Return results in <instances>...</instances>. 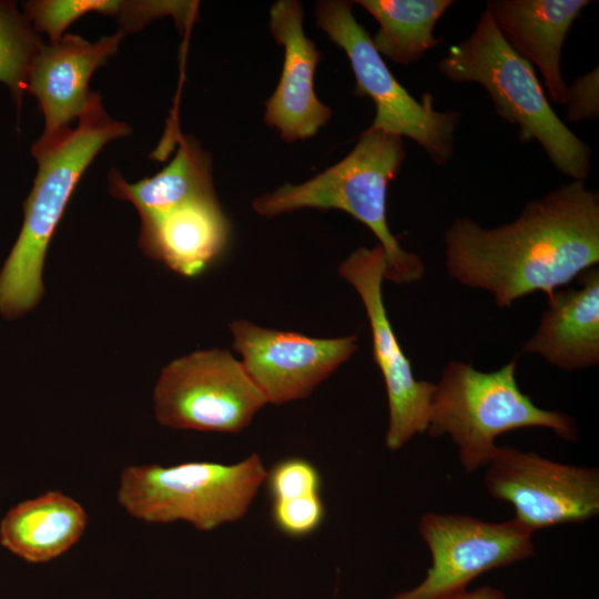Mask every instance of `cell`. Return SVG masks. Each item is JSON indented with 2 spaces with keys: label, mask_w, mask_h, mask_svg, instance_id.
<instances>
[{
  "label": "cell",
  "mask_w": 599,
  "mask_h": 599,
  "mask_svg": "<svg viewBox=\"0 0 599 599\" xmlns=\"http://www.w3.org/2000/svg\"><path fill=\"white\" fill-rule=\"evenodd\" d=\"M405 158L403 138L368 128L343 160L302 184L286 183L257 197L253 209L263 216L305 207L344 211L378 238L386 254V280L419 281L425 273L422 260L402 248L386 219L387 189Z\"/></svg>",
  "instance_id": "cell-4"
},
{
  "label": "cell",
  "mask_w": 599,
  "mask_h": 599,
  "mask_svg": "<svg viewBox=\"0 0 599 599\" xmlns=\"http://www.w3.org/2000/svg\"><path fill=\"white\" fill-rule=\"evenodd\" d=\"M353 1L326 0L316 6V24L341 47L351 62L354 93L368 97L375 105L369 128L406 136L417 143L437 165L446 164L455 150L460 114L438 111L425 92L416 100L393 75L372 38L353 14Z\"/></svg>",
  "instance_id": "cell-7"
},
{
  "label": "cell",
  "mask_w": 599,
  "mask_h": 599,
  "mask_svg": "<svg viewBox=\"0 0 599 599\" xmlns=\"http://www.w3.org/2000/svg\"><path fill=\"white\" fill-rule=\"evenodd\" d=\"M567 116L571 122L593 120L599 115V73L596 67L590 72L575 79L567 87Z\"/></svg>",
  "instance_id": "cell-25"
},
{
  "label": "cell",
  "mask_w": 599,
  "mask_h": 599,
  "mask_svg": "<svg viewBox=\"0 0 599 599\" xmlns=\"http://www.w3.org/2000/svg\"><path fill=\"white\" fill-rule=\"evenodd\" d=\"M87 524L88 515L75 499L50 490L13 506L4 515L0 544L28 562H47L72 548Z\"/></svg>",
  "instance_id": "cell-18"
},
{
  "label": "cell",
  "mask_w": 599,
  "mask_h": 599,
  "mask_svg": "<svg viewBox=\"0 0 599 599\" xmlns=\"http://www.w3.org/2000/svg\"><path fill=\"white\" fill-rule=\"evenodd\" d=\"M161 425L238 433L267 404L241 362L227 351H199L171 362L154 388Z\"/></svg>",
  "instance_id": "cell-8"
},
{
  "label": "cell",
  "mask_w": 599,
  "mask_h": 599,
  "mask_svg": "<svg viewBox=\"0 0 599 599\" xmlns=\"http://www.w3.org/2000/svg\"><path fill=\"white\" fill-rule=\"evenodd\" d=\"M485 485L491 497L515 509L514 520L534 532L583 522L599 512V473L556 463L535 453L497 447Z\"/></svg>",
  "instance_id": "cell-10"
},
{
  "label": "cell",
  "mask_w": 599,
  "mask_h": 599,
  "mask_svg": "<svg viewBox=\"0 0 599 599\" xmlns=\"http://www.w3.org/2000/svg\"><path fill=\"white\" fill-rule=\"evenodd\" d=\"M325 507L319 494L272 501L275 526L292 537L307 536L322 525Z\"/></svg>",
  "instance_id": "cell-24"
},
{
  "label": "cell",
  "mask_w": 599,
  "mask_h": 599,
  "mask_svg": "<svg viewBox=\"0 0 599 599\" xmlns=\"http://www.w3.org/2000/svg\"><path fill=\"white\" fill-rule=\"evenodd\" d=\"M191 10L189 1L32 0L27 14L34 30L45 32L55 43L73 21L90 12L115 17L125 32L136 31L163 16H172L181 26Z\"/></svg>",
  "instance_id": "cell-21"
},
{
  "label": "cell",
  "mask_w": 599,
  "mask_h": 599,
  "mask_svg": "<svg viewBox=\"0 0 599 599\" xmlns=\"http://www.w3.org/2000/svg\"><path fill=\"white\" fill-rule=\"evenodd\" d=\"M588 0H488L486 10L508 45L541 73L554 103L565 104L561 73L566 37Z\"/></svg>",
  "instance_id": "cell-15"
},
{
  "label": "cell",
  "mask_w": 599,
  "mask_h": 599,
  "mask_svg": "<svg viewBox=\"0 0 599 599\" xmlns=\"http://www.w3.org/2000/svg\"><path fill=\"white\" fill-rule=\"evenodd\" d=\"M123 35L124 31L119 30L90 42L64 34L57 43L41 44L32 59L27 83V93L38 99L45 121L37 143L47 144L61 138L70 130L71 122L88 110L95 95L89 91V80L116 52Z\"/></svg>",
  "instance_id": "cell-13"
},
{
  "label": "cell",
  "mask_w": 599,
  "mask_h": 599,
  "mask_svg": "<svg viewBox=\"0 0 599 599\" xmlns=\"http://www.w3.org/2000/svg\"><path fill=\"white\" fill-rule=\"evenodd\" d=\"M266 476L257 454L230 465L128 466L120 475L116 498L130 516L144 522L182 520L211 531L244 517Z\"/></svg>",
  "instance_id": "cell-6"
},
{
  "label": "cell",
  "mask_w": 599,
  "mask_h": 599,
  "mask_svg": "<svg viewBox=\"0 0 599 599\" xmlns=\"http://www.w3.org/2000/svg\"><path fill=\"white\" fill-rule=\"evenodd\" d=\"M579 288L556 291L535 334L522 351L549 364L575 370L599 363V270L579 276Z\"/></svg>",
  "instance_id": "cell-17"
},
{
  "label": "cell",
  "mask_w": 599,
  "mask_h": 599,
  "mask_svg": "<svg viewBox=\"0 0 599 599\" xmlns=\"http://www.w3.org/2000/svg\"><path fill=\"white\" fill-rule=\"evenodd\" d=\"M444 242L448 273L499 307L535 292L549 300L599 262V194L572 180L528 202L511 223L485 229L456 219Z\"/></svg>",
  "instance_id": "cell-1"
},
{
  "label": "cell",
  "mask_w": 599,
  "mask_h": 599,
  "mask_svg": "<svg viewBox=\"0 0 599 599\" xmlns=\"http://www.w3.org/2000/svg\"><path fill=\"white\" fill-rule=\"evenodd\" d=\"M419 534L432 566L425 579L392 599H448L479 575L534 555L532 534L514 519L488 522L467 515H423Z\"/></svg>",
  "instance_id": "cell-9"
},
{
  "label": "cell",
  "mask_w": 599,
  "mask_h": 599,
  "mask_svg": "<svg viewBox=\"0 0 599 599\" xmlns=\"http://www.w3.org/2000/svg\"><path fill=\"white\" fill-rule=\"evenodd\" d=\"M386 254L378 244L358 247L341 265L338 273L358 293L372 331L373 357L379 367L387 393L389 420L385 443L397 450L416 434L427 430L435 384L418 380L404 354L386 313L383 280Z\"/></svg>",
  "instance_id": "cell-11"
},
{
  "label": "cell",
  "mask_w": 599,
  "mask_h": 599,
  "mask_svg": "<svg viewBox=\"0 0 599 599\" xmlns=\"http://www.w3.org/2000/svg\"><path fill=\"white\" fill-rule=\"evenodd\" d=\"M438 69L455 83L481 85L496 114L518 126L521 142L536 140L560 173L586 181L589 146L556 114L534 67L508 45L487 11L468 38L449 47Z\"/></svg>",
  "instance_id": "cell-3"
},
{
  "label": "cell",
  "mask_w": 599,
  "mask_h": 599,
  "mask_svg": "<svg viewBox=\"0 0 599 599\" xmlns=\"http://www.w3.org/2000/svg\"><path fill=\"white\" fill-rule=\"evenodd\" d=\"M303 17L296 0L276 1L270 11V29L284 47V62L277 87L265 102L264 120L288 142L314 136L332 115L314 91L319 51L304 34Z\"/></svg>",
  "instance_id": "cell-14"
},
{
  "label": "cell",
  "mask_w": 599,
  "mask_h": 599,
  "mask_svg": "<svg viewBox=\"0 0 599 599\" xmlns=\"http://www.w3.org/2000/svg\"><path fill=\"white\" fill-rule=\"evenodd\" d=\"M266 484L273 500L319 494L321 475L308 460L298 457L283 459L267 471Z\"/></svg>",
  "instance_id": "cell-23"
},
{
  "label": "cell",
  "mask_w": 599,
  "mask_h": 599,
  "mask_svg": "<svg viewBox=\"0 0 599 599\" xmlns=\"http://www.w3.org/2000/svg\"><path fill=\"white\" fill-rule=\"evenodd\" d=\"M141 222L139 244L145 255L186 277L200 275L219 258L231 232L215 195L187 201Z\"/></svg>",
  "instance_id": "cell-16"
},
{
  "label": "cell",
  "mask_w": 599,
  "mask_h": 599,
  "mask_svg": "<svg viewBox=\"0 0 599 599\" xmlns=\"http://www.w3.org/2000/svg\"><path fill=\"white\" fill-rule=\"evenodd\" d=\"M174 159L158 174L129 184L119 172L109 174L110 193L130 201L141 219L165 213L187 201L215 195L211 156L191 136L177 135Z\"/></svg>",
  "instance_id": "cell-19"
},
{
  "label": "cell",
  "mask_w": 599,
  "mask_h": 599,
  "mask_svg": "<svg viewBox=\"0 0 599 599\" xmlns=\"http://www.w3.org/2000/svg\"><path fill=\"white\" fill-rule=\"evenodd\" d=\"M230 329L245 372L266 402L276 405L307 397L357 349L355 335L315 338L243 319L231 323Z\"/></svg>",
  "instance_id": "cell-12"
},
{
  "label": "cell",
  "mask_w": 599,
  "mask_h": 599,
  "mask_svg": "<svg viewBox=\"0 0 599 599\" xmlns=\"http://www.w3.org/2000/svg\"><path fill=\"white\" fill-rule=\"evenodd\" d=\"M448 599H506V597L500 590L489 586H484L471 591L465 590Z\"/></svg>",
  "instance_id": "cell-26"
},
{
  "label": "cell",
  "mask_w": 599,
  "mask_h": 599,
  "mask_svg": "<svg viewBox=\"0 0 599 599\" xmlns=\"http://www.w3.org/2000/svg\"><path fill=\"white\" fill-rule=\"evenodd\" d=\"M379 24L372 38L375 49L398 64L419 60L443 42L434 35L437 21L451 0H357Z\"/></svg>",
  "instance_id": "cell-20"
},
{
  "label": "cell",
  "mask_w": 599,
  "mask_h": 599,
  "mask_svg": "<svg viewBox=\"0 0 599 599\" xmlns=\"http://www.w3.org/2000/svg\"><path fill=\"white\" fill-rule=\"evenodd\" d=\"M42 42L14 2L0 1V83L20 109L27 93L28 73Z\"/></svg>",
  "instance_id": "cell-22"
},
{
  "label": "cell",
  "mask_w": 599,
  "mask_h": 599,
  "mask_svg": "<svg viewBox=\"0 0 599 599\" xmlns=\"http://www.w3.org/2000/svg\"><path fill=\"white\" fill-rule=\"evenodd\" d=\"M130 131L104 111L95 94L74 130L53 142L32 145L38 172L23 203L21 231L0 272L2 316H21L40 301L47 248L78 181L108 142Z\"/></svg>",
  "instance_id": "cell-2"
},
{
  "label": "cell",
  "mask_w": 599,
  "mask_h": 599,
  "mask_svg": "<svg viewBox=\"0 0 599 599\" xmlns=\"http://www.w3.org/2000/svg\"><path fill=\"white\" fill-rule=\"evenodd\" d=\"M516 368V359L494 372L450 361L435 384L426 432L449 435L467 473L488 465L498 447L495 439L514 429L544 427L567 441L577 438L570 416L542 409L521 392Z\"/></svg>",
  "instance_id": "cell-5"
}]
</instances>
